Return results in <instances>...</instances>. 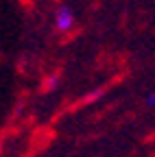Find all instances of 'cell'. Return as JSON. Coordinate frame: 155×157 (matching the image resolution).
Instances as JSON below:
<instances>
[{
    "label": "cell",
    "instance_id": "cell-1",
    "mask_svg": "<svg viewBox=\"0 0 155 157\" xmlns=\"http://www.w3.org/2000/svg\"><path fill=\"white\" fill-rule=\"evenodd\" d=\"M55 22H57V29H59V31H70L72 24H74V15H72V11L68 7H61L59 11H57Z\"/></svg>",
    "mask_w": 155,
    "mask_h": 157
},
{
    "label": "cell",
    "instance_id": "cell-2",
    "mask_svg": "<svg viewBox=\"0 0 155 157\" xmlns=\"http://www.w3.org/2000/svg\"><path fill=\"white\" fill-rule=\"evenodd\" d=\"M149 103H151V105H155V94H151V98H149Z\"/></svg>",
    "mask_w": 155,
    "mask_h": 157
}]
</instances>
